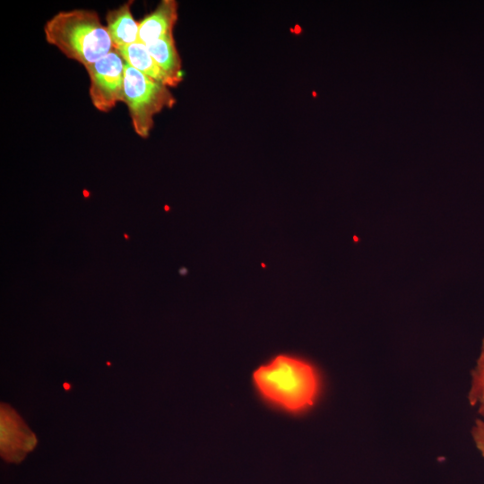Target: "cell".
I'll use <instances>...</instances> for the list:
<instances>
[{
    "label": "cell",
    "mask_w": 484,
    "mask_h": 484,
    "mask_svg": "<svg viewBox=\"0 0 484 484\" xmlns=\"http://www.w3.org/2000/svg\"><path fill=\"white\" fill-rule=\"evenodd\" d=\"M44 32L49 44L84 67L114 48L106 27L94 11H61L46 22Z\"/></svg>",
    "instance_id": "obj_1"
},
{
    "label": "cell",
    "mask_w": 484,
    "mask_h": 484,
    "mask_svg": "<svg viewBox=\"0 0 484 484\" xmlns=\"http://www.w3.org/2000/svg\"><path fill=\"white\" fill-rule=\"evenodd\" d=\"M257 388L264 397L290 411L311 406L318 391V378L308 363L278 356L254 373Z\"/></svg>",
    "instance_id": "obj_2"
},
{
    "label": "cell",
    "mask_w": 484,
    "mask_h": 484,
    "mask_svg": "<svg viewBox=\"0 0 484 484\" xmlns=\"http://www.w3.org/2000/svg\"><path fill=\"white\" fill-rule=\"evenodd\" d=\"M124 102L128 107L134 132L147 138L154 124V116L166 108L173 107L176 99L169 87L125 62Z\"/></svg>",
    "instance_id": "obj_3"
},
{
    "label": "cell",
    "mask_w": 484,
    "mask_h": 484,
    "mask_svg": "<svg viewBox=\"0 0 484 484\" xmlns=\"http://www.w3.org/2000/svg\"><path fill=\"white\" fill-rule=\"evenodd\" d=\"M124 64L113 48L101 59L85 66L90 78V98L98 110L108 112L117 102H124Z\"/></svg>",
    "instance_id": "obj_4"
},
{
    "label": "cell",
    "mask_w": 484,
    "mask_h": 484,
    "mask_svg": "<svg viewBox=\"0 0 484 484\" xmlns=\"http://www.w3.org/2000/svg\"><path fill=\"white\" fill-rule=\"evenodd\" d=\"M0 453L4 461L20 463L37 445V437L10 405L0 409Z\"/></svg>",
    "instance_id": "obj_5"
},
{
    "label": "cell",
    "mask_w": 484,
    "mask_h": 484,
    "mask_svg": "<svg viewBox=\"0 0 484 484\" xmlns=\"http://www.w3.org/2000/svg\"><path fill=\"white\" fill-rule=\"evenodd\" d=\"M177 21V1L162 0L153 12L138 22V42L147 46L172 34Z\"/></svg>",
    "instance_id": "obj_6"
},
{
    "label": "cell",
    "mask_w": 484,
    "mask_h": 484,
    "mask_svg": "<svg viewBox=\"0 0 484 484\" xmlns=\"http://www.w3.org/2000/svg\"><path fill=\"white\" fill-rule=\"evenodd\" d=\"M132 3L125 2L106 16V29L115 49L138 42L139 26L131 13Z\"/></svg>",
    "instance_id": "obj_7"
},
{
    "label": "cell",
    "mask_w": 484,
    "mask_h": 484,
    "mask_svg": "<svg viewBox=\"0 0 484 484\" xmlns=\"http://www.w3.org/2000/svg\"><path fill=\"white\" fill-rule=\"evenodd\" d=\"M123 60L144 75L166 85L176 87L175 82L162 71L147 49L140 42H135L117 49Z\"/></svg>",
    "instance_id": "obj_8"
},
{
    "label": "cell",
    "mask_w": 484,
    "mask_h": 484,
    "mask_svg": "<svg viewBox=\"0 0 484 484\" xmlns=\"http://www.w3.org/2000/svg\"><path fill=\"white\" fill-rule=\"evenodd\" d=\"M151 56L176 85L183 80L181 59L177 50L173 34L146 46Z\"/></svg>",
    "instance_id": "obj_9"
},
{
    "label": "cell",
    "mask_w": 484,
    "mask_h": 484,
    "mask_svg": "<svg viewBox=\"0 0 484 484\" xmlns=\"http://www.w3.org/2000/svg\"><path fill=\"white\" fill-rule=\"evenodd\" d=\"M468 398L471 405L476 407L478 412L484 419V340L476 366L471 372Z\"/></svg>",
    "instance_id": "obj_10"
},
{
    "label": "cell",
    "mask_w": 484,
    "mask_h": 484,
    "mask_svg": "<svg viewBox=\"0 0 484 484\" xmlns=\"http://www.w3.org/2000/svg\"><path fill=\"white\" fill-rule=\"evenodd\" d=\"M472 439L484 459V419H477L471 429Z\"/></svg>",
    "instance_id": "obj_11"
}]
</instances>
